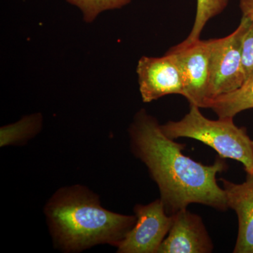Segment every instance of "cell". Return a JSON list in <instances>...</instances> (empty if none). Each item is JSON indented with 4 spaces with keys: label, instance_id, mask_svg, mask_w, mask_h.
Here are the masks:
<instances>
[{
    "label": "cell",
    "instance_id": "cell-4",
    "mask_svg": "<svg viewBox=\"0 0 253 253\" xmlns=\"http://www.w3.org/2000/svg\"><path fill=\"white\" fill-rule=\"evenodd\" d=\"M251 22L250 18L243 16L239 26L231 34L223 38L210 40L207 100L237 90L244 84L242 42Z\"/></svg>",
    "mask_w": 253,
    "mask_h": 253
},
{
    "label": "cell",
    "instance_id": "cell-2",
    "mask_svg": "<svg viewBox=\"0 0 253 253\" xmlns=\"http://www.w3.org/2000/svg\"><path fill=\"white\" fill-rule=\"evenodd\" d=\"M45 212L55 243L66 252L102 244L117 246L136 221V215L105 209L98 196L80 185L59 189Z\"/></svg>",
    "mask_w": 253,
    "mask_h": 253
},
{
    "label": "cell",
    "instance_id": "cell-14",
    "mask_svg": "<svg viewBox=\"0 0 253 253\" xmlns=\"http://www.w3.org/2000/svg\"><path fill=\"white\" fill-rule=\"evenodd\" d=\"M242 64L244 84L253 82V20L245 33L242 42ZM243 84V85H244Z\"/></svg>",
    "mask_w": 253,
    "mask_h": 253
},
{
    "label": "cell",
    "instance_id": "cell-8",
    "mask_svg": "<svg viewBox=\"0 0 253 253\" xmlns=\"http://www.w3.org/2000/svg\"><path fill=\"white\" fill-rule=\"evenodd\" d=\"M173 222L158 253H210L214 246L202 218L183 210L172 215Z\"/></svg>",
    "mask_w": 253,
    "mask_h": 253
},
{
    "label": "cell",
    "instance_id": "cell-16",
    "mask_svg": "<svg viewBox=\"0 0 253 253\" xmlns=\"http://www.w3.org/2000/svg\"><path fill=\"white\" fill-rule=\"evenodd\" d=\"M253 148V141H252Z\"/></svg>",
    "mask_w": 253,
    "mask_h": 253
},
{
    "label": "cell",
    "instance_id": "cell-1",
    "mask_svg": "<svg viewBox=\"0 0 253 253\" xmlns=\"http://www.w3.org/2000/svg\"><path fill=\"white\" fill-rule=\"evenodd\" d=\"M133 154L146 165L157 184L168 215L191 204L219 211L229 208L224 190L218 185L217 174L228 169L225 158L218 156L211 166L196 162L183 154L185 145L165 135L157 120L142 109L129 127Z\"/></svg>",
    "mask_w": 253,
    "mask_h": 253
},
{
    "label": "cell",
    "instance_id": "cell-15",
    "mask_svg": "<svg viewBox=\"0 0 253 253\" xmlns=\"http://www.w3.org/2000/svg\"><path fill=\"white\" fill-rule=\"evenodd\" d=\"M239 6L243 16L253 20V0H240Z\"/></svg>",
    "mask_w": 253,
    "mask_h": 253
},
{
    "label": "cell",
    "instance_id": "cell-5",
    "mask_svg": "<svg viewBox=\"0 0 253 253\" xmlns=\"http://www.w3.org/2000/svg\"><path fill=\"white\" fill-rule=\"evenodd\" d=\"M136 221L118 245L120 253H158L173 222L161 199L148 205H136Z\"/></svg>",
    "mask_w": 253,
    "mask_h": 253
},
{
    "label": "cell",
    "instance_id": "cell-10",
    "mask_svg": "<svg viewBox=\"0 0 253 253\" xmlns=\"http://www.w3.org/2000/svg\"><path fill=\"white\" fill-rule=\"evenodd\" d=\"M204 108L212 109L219 118H234L245 110L253 109V82L232 92L208 99Z\"/></svg>",
    "mask_w": 253,
    "mask_h": 253
},
{
    "label": "cell",
    "instance_id": "cell-7",
    "mask_svg": "<svg viewBox=\"0 0 253 253\" xmlns=\"http://www.w3.org/2000/svg\"><path fill=\"white\" fill-rule=\"evenodd\" d=\"M136 72L144 102H151L169 94L183 96L180 70L172 54L167 52L162 57L142 56Z\"/></svg>",
    "mask_w": 253,
    "mask_h": 253
},
{
    "label": "cell",
    "instance_id": "cell-12",
    "mask_svg": "<svg viewBox=\"0 0 253 253\" xmlns=\"http://www.w3.org/2000/svg\"><path fill=\"white\" fill-rule=\"evenodd\" d=\"M41 126V116L33 115L19 122L1 128V146L19 144L36 134Z\"/></svg>",
    "mask_w": 253,
    "mask_h": 253
},
{
    "label": "cell",
    "instance_id": "cell-3",
    "mask_svg": "<svg viewBox=\"0 0 253 253\" xmlns=\"http://www.w3.org/2000/svg\"><path fill=\"white\" fill-rule=\"evenodd\" d=\"M199 106L190 105L189 112L179 121H169L161 126L169 139L184 137L196 139L215 150L221 158L242 163L246 173L253 172L252 141L245 127H239L234 118L208 119Z\"/></svg>",
    "mask_w": 253,
    "mask_h": 253
},
{
    "label": "cell",
    "instance_id": "cell-13",
    "mask_svg": "<svg viewBox=\"0 0 253 253\" xmlns=\"http://www.w3.org/2000/svg\"><path fill=\"white\" fill-rule=\"evenodd\" d=\"M77 6L83 12V18L87 23L92 22L102 11L119 9L129 4L131 0H67Z\"/></svg>",
    "mask_w": 253,
    "mask_h": 253
},
{
    "label": "cell",
    "instance_id": "cell-11",
    "mask_svg": "<svg viewBox=\"0 0 253 253\" xmlns=\"http://www.w3.org/2000/svg\"><path fill=\"white\" fill-rule=\"evenodd\" d=\"M229 0H197V9L194 26L184 44H191L200 40L201 33L210 19L222 12Z\"/></svg>",
    "mask_w": 253,
    "mask_h": 253
},
{
    "label": "cell",
    "instance_id": "cell-9",
    "mask_svg": "<svg viewBox=\"0 0 253 253\" xmlns=\"http://www.w3.org/2000/svg\"><path fill=\"white\" fill-rule=\"evenodd\" d=\"M228 207L234 210L239 220V231L234 253H253V172L247 173L246 180L235 184L220 179Z\"/></svg>",
    "mask_w": 253,
    "mask_h": 253
},
{
    "label": "cell",
    "instance_id": "cell-6",
    "mask_svg": "<svg viewBox=\"0 0 253 253\" xmlns=\"http://www.w3.org/2000/svg\"><path fill=\"white\" fill-rule=\"evenodd\" d=\"M168 53L174 56L180 70L183 96L190 105L204 108L209 84L211 41L199 40L191 44L181 42Z\"/></svg>",
    "mask_w": 253,
    "mask_h": 253
}]
</instances>
